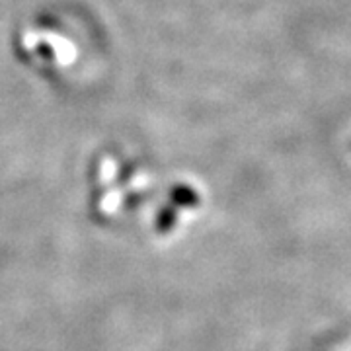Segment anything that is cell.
I'll list each match as a JSON object with an SVG mask.
<instances>
[{
	"instance_id": "cell-1",
	"label": "cell",
	"mask_w": 351,
	"mask_h": 351,
	"mask_svg": "<svg viewBox=\"0 0 351 351\" xmlns=\"http://www.w3.org/2000/svg\"><path fill=\"white\" fill-rule=\"evenodd\" d=\"M170 197H172L174 203L182 205V207H193V205L199 203L197 193L191 188H188V186H176V188L172 189V193H170Z\"/></svg>"
}]
</instances>
